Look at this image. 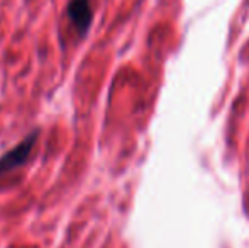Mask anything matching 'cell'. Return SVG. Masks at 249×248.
Returning <instances> with one entry per match:
<instances>
[{
	"label": "cell",
	"instance_id": "6da1fadb",
	"mask_svg": "<svg viewBox=\"0 0 249 248\" xmlns=\"http://www.w3.org/2000/svg\"><path fill=\"white\" fill-rule=\"evenodd\" d=\"M37 138H39V129H34L19 145H16L5 155L0 156V175L14 172L16 169H20L29 160V156L33 155V150L37 143Z\"/></svg>",
	"mask_w": 249,
	"mask_h": 248
},
{
	"label": "cell",
	"instance_id": "7a4b0ae2",
	"mask_svg": "<svg viewBox=\"0 0 249 248\" xmlns=\"http://www.w3.org/2000/svg\"><path fill=\"white\" fill-rule=\"evenodd\" d=\"M66 17L80 38L87 36L93 20L92 0H70L66 5Z\"/></svg>",
	"mask_w": 249,
	"mask_h": 248
}]
</instances>
